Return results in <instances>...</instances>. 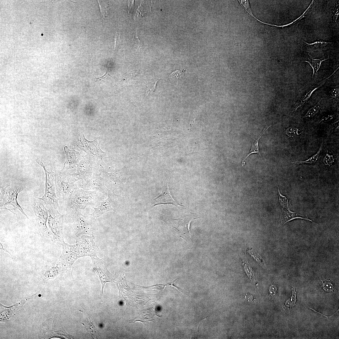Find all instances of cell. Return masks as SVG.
<instances>
[{
    "label": "cell",
    "mask_w": 339,
    "mask_h": 339,
    "mask_svg": "<svg viewBox=\"0 0 339 339\" xmlns=\"http://www.w3.org/2000/svg\"><path fill=\"white\" fill-rule=\"evenodd\" d=\"M57 208L56 206H50L48 210L47 225L53 240L57 244L61 245L64 241L63 232L64 216L59 213Z\"/></svg>",
    "instance_id": "obj_4"
},
{
    "label": "cell",
    "mask_w": 339,
    "mask_h": 339,
    "mask_svg": "<svg viewBox=\"0 0 339 339\" xmlns=\"http://www.w3.org/2000/svg\"><path fill=\"white\" fill-rule=\"evenodd\" d=\"M64 150L66 155V160L61 170L67 171L69 169L76 168L80 160L83 159V157L78 152L70 150L66 146L64 147Z\"/></svg>",
    "instance_id": "obj_17"
},
{
    "label": "cell",
    "mask_w": 339,
    "mask_h": 339,
    "mask_svg": "<svg viewBox=\"0 0 339 339\" xmlns=\"http://www.w3.org/2000/svg\"><path fill=\"white\" fill-rule=\"evenodd\" d=\"M36 162L43 168L45 173V189L44 195L39 198L45 204L50 206L59 207L58 199L56 195V189L55 182V175L51 169L47 165L44 164L39 160Z\"/></svg>",
    "instance_id": "obj_5"
},
{
    "label": "cell",
    "mask_w": 339,
    "mask_h": 339,
    "mask_svg": "<svg viewBox=\"0 0 339 339\" xmlns=\"http://www.w3.org/2000/svg\"><path fill=\"white\" fill-rule=\"evenodd\" d=\"M0 245H1V246H2V247H0V249H2V250H4V251H5V252H8V253H9V254H10V255H11V256L12 258V256L11 255V254H10V253H9V252H8V250H6V249H5V248H4V247H3V245H2V244H1V243H0Z\"/></svg>",
    "instance_id": "obj_41"
},
{
    "label": "cell",
    "mask_w": 339,
    "mask_h": 339,
    "mask_svg": "<svg viewBox=\"0 0 339 339\" xmlns=\"http://www.w3.org/2000/svg\"><path fill=\"white\" fill-rule=\"evenodd\" d=\"M339 15V4L336 5L334 12V17L335 20H336Z\"/></svg>",
    "instance_id": "obj_40"
},
{
    "label": "cell",
    "mask_w": 339,
    "mask_h": 339,
    "mask_svg": "<svg viewBox=\"0 0 339 339\" xmlns=\"http://www.w3.org/2000/svg\"><path fill=\"white\" fill-rule=\"evenodd\" d=\"M305 43L309 46V48L312 51L320 50L323 47L326 46L328 43L322 40L316 41L313 43L309 44L305 42Z\"/></svg>",
    "instance_id": "obj_25"
},
{
    "label": "cell",
    "mask_w": 339,
    "mask_h": 339,
    "mask_svg": "<svg viewBox=\"0 0 339 339\" xmlns=\"http://www.w3.org/2000/svg\"><path fill=\"white\" fill-rule=\"evenodd\" d=\"M169 179L165 183L161 194L153 200V207L161 204H171L177 207L178 206H184L180 204L171 195L168 184Z\"/></svg>",
    "instance_id": "obj_16"
},
{
    "label": "cell",
    "mask_w": 339,
    "mask_h": 339,
    "mask_svg": "<svg viewBox=\"0 0 339 339\" xmlns=\"http://www.w3.org/2000/svg\"><path fill=\"white\" fill-rule=\"evenodd\" d=\"M329 94L332 98L338 99L339 95V85H337L332 87L329 91Z\"/></svg>",
    "instance_id": "obj_30"
},
{
    "label": "cell",
    "mask_w": 339,
    "mask_h": 339,
    "mask_svg": "<svg viewBox=\"0 0 339 339\" xmlns=\"http://www.w3.org/2000/svg\"><path fill=\"white\" fill-rule=\"evenodd\" d=\"M338 69L339 67L336 69V70L332 74L321 81L315 83L307 88H306L304 90L303 92L301 93L299 98V100L296 103L292 112L293 113L295 112L298 109L307 102L313 93L316 89L323 85Z\"/></svg>",
    "instance_id": "obj_14"
},
{
    "label": "cell",
    "mask_w": 339,
    "mask_h": 339,
    "mask_svg": "<svg viewBox=\"0 0 339 339\" xmlns=\"http://www.w3.org/2000/svg\"><path fill=\"white\" fill-rule=\"evenodd\" d=\"M91 257L93 269L98 275L102 285L101 294L102 296L105 284L107 282H115V280L113 276L109 272L106 267L104 258L100 259L97 256Z\"/></svg>",
    "instance_id": "obj_12"
},
{
    "label": "cell",
    "mask_w": 339,
    "mask_h": 339,
    "mask_svg": "<svg viewBox=\"0 0 339 339\" xmlns=\"http://www.w3.org/2000/svg\"><path fill=\"white\" fill-rule=\"evenodd\" d=\"M320 102H318L315 105H314L308 110L305 115V117L309 118L313 117L318 113L320 109Z\"/></svg>",
    "instance_id": "obj_26"
},
{
    "label": "cell",
    "mask_w": 339,
    "mask_h": 339,
    "mask_svg": "<svg viewBox=\"0 0 339 339\" xmlns=\"http://www.w3.org/2000/svg\"><path fill=\"white\" fill-rule=\"evenodd\" d=\"M310 308V309H312L313 310H314V311H315V312H317V313H318L322 315H323V316H325V317H327V318H329V317H331L332 316V315H334V314H335V313H334V314H333V315H331V316H325V315H323L322 314H321L320 313H319V312H317V311H315V310H314V309H311V308Z\"/></svg>",
    "instance_id": "obj_42"
},
{
    "label": "cell",
    "mask_w": 339,
    "mask_h": 339,
    "mask_svg": "<svg viewBox=\"0 0 339 339\" xmlns=\"http://www.w3.org/2000/svg\"><path fill=\"white\" fill-rule=\"evenodd\" d=\"M284 208L286 209L284 210L282 209V211L280 215L278 227L283 226L286 223L297 218L306 220L314 222L308 217L292 212L288 207Z\"/></svg>",
    "instance_id": "obj_19"
},
{
    "label": "cell",
    "mask_w": 339,
    "mask_h": 339,
    "mask_svg": "<svg viewBox=\"0 0 339 339\" xmlns=\"http://www.w3.org/2000/svg\"><path fill=\"white\" fill-rule=\"evenodd\" d=\"M121 197L115 194L113 191L108 189V196L97 207H92L94 211L88 215L94 221L104 213L110 211H116L121 208Z\"/></svg>",
    "instance_id": "obj_9"
},
{
    "label": "cell",
    "mask_w": 339,
    "mask_h": 339,
    "mask_svg": "<svg viewBox=\"0 0 339 339\" xmlns=\"http://www.w3.org/2000/svg\"><path fill=\"white\" fill-rule=\"evenodd\" d=\"M114 172L108 173L105 171L103 172L105 175V178L107 179L112 181L116 184L123 186L125 183L126 180L125 176L123 169H115Z\"/></svg>",
    "instance_id": "obj_20"
},
{
    "label": "cell",
    "mask_w": 339,
    "mask_h": 339,
    "mask_svg": "<svg viewBox=\"0 0 339 339\" xmlns=\"http://www.w3.org/2000/svg\"><path fill=\"white\" fill-rule=\"evenodd\" d=\"M184 70L179 69L173 72L170 75V79L172 80L180 78L184 74Z\"/></svg>",
    "instance_id": "obj_34"
},
{
    "label": "cell",
    "mask_w": 339,
    "mask_h": 339,
    "mask_svg": "<svg viewBox=\"0 0 339 339\" xmlns=\"http://www.w3.org/2000/svg\"><path fill=\"white\" fill-rule=\"evenodd\" d=\"M81 183V187L84 190L99 191L105 195L108 194L106 180L101 173L94 174L91 178L82 180Z\"/></svg>",
    "instance_id": "obj_13"
},
{
    "label": "cell",
    "mask_w": 339,
    "mask_h": 339,
    "mask_svg": "<svg viewBox=\"0 0 339 339\" xmlns=\"http://www.w3.org/2000/svg\"><path fill=\"white\" fill-rule=\"evenodd\" d=\"M247 252L253 256L261 266H266L265 261L263 259L256 251L252 249L248 248L247 250Z\"/></svg>",
    "instance_id": "obj_27"
},
{
    "label": "cell",
    "mask_w": 339,
    "mask_h": 339,
    "mask_svg": "<svg viewBox=\"0 0 339 339\" xmlns=\"http://www.w3.org/2000/svg\"><path fill=\"white\" fill-rule=\"evenodd\" d=\"M322 286L323 289L326 291L331 292H333L334 287L331 282L326 281L322 283Z\"/></svg>",
    "instance_id": "obj_33"
},
{
    "label": "cell",
    "mask_w": 339,
    "mask_h": 339,
    "mask_svg": "<svg viewBox=\"0 0 339 339\" xmlns=\"http://www.w3.org/2000/svg\"><path fill=\"white\" fill-rule=\"evenodd\" d=\"M94 236L86 235H82L76 237V244L78 247L80 257L97 256L99 248L94 242Z\"/></svg>",
    "instance_id": "obj_11"
},
{
    "label": "cell",
    "mask_w": 339,
    "mask_h": 339,
    "mask_svg": "<svg viewBox=\"0 0 339 339\" xmlns=\"http://www.w3.org/2000/svg\"><path fill=\"white\" fill-rule=\"evenodd\" d=\"M38 200L33 201L32 207L35 215V225L36 230L38 234L42 237L53 240L47 226V223L48 218V210L46 208L42 200L39 198Z\"/></svg>",
    "instance_id": "obj_7"
},
{
    "label": "cell",
    "mask_w": 339,
    "mask_h": 339,
    "mask_svg": "<svg viewBox=\"0 0 339 339\" xmlns=\"http://www.w3.org/2000/svg\"><path fill=\"white\" fill-rule=\"evenodd\" d=\"M299 130L296 127H290L285 130L286 134L290 137H293V136L298 134Z\"/></svg>",
    "instance_id": "obj_32"
},
{
    "label": "cell",
    "mask_w": 339,
    "mask_h": 339,
    "mask_svg": "<svg viewBox=\"0 0 339 339\" xmlns=\"http://www.w3.org/2000/svg\"><path fill=\"white\" fill-rule=\"evenodd\" d=\"M160 214L161 219L175 229L179 237L187 242L192 241L190 231V225L192 221L200 218L197 213L190 212L185 217L178 219H174L170 216Z\"/></svg>",
    "instance_id": "obj_3"
},
{
    "label": "cell",
    "mask_w": 339,
    "mask_h": 339,
    "mask_svg": "<svg viewBox=\"0 0 339 339\" xmlns=\"http://www.w3.org/2000/svg\"><path fill=\"white\" fill-rule=\"evenodd\" d=\"M334 161V159L333 156L327 154L324 157L323 160L324 163L327 165H331Z\"/></svg>",
    "instance_id": "obj_35"
},
{
    "label": "cell",
    "mask_w": 339,
    "mask_h": 339,
    "mask_svg": "<svg viewBox=\"0 0 339 339\" xmlns=\"http://www.w3.org/2000/svg\"><path fill=\"white\" fill-rule=\"evenodd\" d=\"M334 117V116L333 115H327L323 117L321 120L320 121V122H324L328 121L331 120Z\"/></svg>",
    "instance_id": "obj_38"
},
{
    "label": "cell",
    "mask_w": 339,
    "mask_h": 339,
    "mask_svg": "<svg viewBox=\"0 0 339 339\" xmlns=\"http://www.w3.org/2000/svg\"><path fill=\"white\" fill-rule=\"evenodd\" d=\"M93 165L89 159L81 160L76 168V172L72 174L76 181L91 178L93 175Z\"/></svg>",
    "instance_id": "obj_15"
},
{
    "label": "cell",
    "mask_w": 339,
    "mask_h": 339,
    "mask_svg": "<svg viewBox=\"0 0 339 339\" xmlns=\"http://www.w3.org/2000/svg\"><path fill=\"white\" fill-rule=\"evenodd\" d=\"M292 296L288 299L285 303V305L286 308L288 309L291 308L295 305L296 301V292L294 288H292Z\"/></svg>",
    "instance_id": "obj_29"
},
{
    "label": "cell",
    "mask_w": 339,
    "mask_h": 339,
    "mask_svg": "<svg viewBox=\"0 0 339 339\" xmlns=\"http://www.w3.org/2000/svg\"><path fill=\"white\" fill-rule=\"evenodd\" d=\"M277 188L278 192L279 200L280 204L283 207V208H288V199L285 196H283L281 193L278 186Z\"/></svg>",
    "instance_id": "obj_31"
},
{
    "label": "cell",
    "mask_w": 339,
    "mask_h": 339,
    "mask_svg": "<svg viewBox=\"0 0 339 339\" xmlns=\"http://www.w3.org/2000/svg\"><path fill=\"white\" fill-rule=\"evenodd\" d=\"M22 190V189L20 187L15 186H12L8 191V200L6 202L3 204V207H5L8 205H12L13 207V210H15L17 209H19L24 215L27 218H29L27 215L24 212L22 207L19 204L18 202L17 197L18 195Z\"/></svg>",
    "instance_id": "obj_18"
},
{
    "label": "cell",
    "mask_w": 339,
    "mask_h": 339,
    "mask_svg": "<svg viewBox=\"0 0 339 339\" xmlns=\"http://www.w3.org/2000/svg\"><path fill=\"white\" fill-rule=\"evenodd\" d=\"M277 289L276 287L274 285H272L270 287L269 291L272 295H274L276 293Z\"/></svg>",
    "instance_id": "obj_39"
},
{
    "label": "cell",
    "mask_w": 339,
    "mask_h": 339,
    "mask_svg": "<svg viewBox=\"0 0 339 339\" xmlns=\"http://www.w3.org/2000/svg\"><path fill=\"white\" fill-rule=\"evenodd\" d=\"M242 261V265L246 273L250 278L252 279L253 281H255V273L252 270L247 261L245 260H243Z\"/></svg>",
    "instance_id": "obj_28"
},
{
    "label": "cell",
    "mask_w": 339,
    "mask_h": 339,
    "mask_svg": "<svg viewBox=\"0 0 339 339\" xmlns=\"http://www.w3.org/2000/svg\"><path fill=\"white\" fill-rule=\"evenodd\" d=\"M100 143L99 138L90 141L86 139L82 133L74 142V146L86 152L89 156V160L93 164L99 165V159L102 158L104 153L100 148Z\"/></svg>",
    "instance_id": "obj_6"
},
{
    "label": "cell",
    "mask_w": 339,
    "mask_h": 339,
    "mask_svg": "<svg viewBox=\"0 0 339 339\" xmlns=\"http://www.w3.org/2000/svg\"><path fill=\"white\" fill-rule=\"evenodd\" d=\"M110 77H112L109 74L108 69H107L105 73L103 76L97 78H95L94 77V78L95 80L100 82L103 81V79H106L108 78H110Z\"/></svg>",
    "instance_id": "obj_37"
},
{
    "label": "cell",
    "mask_w": 339,
    "mask_h": 339,
    "mask_svg": "<svg viewBox=\"0 0 339 339\" xmlns=\"http://www.w3.org/2000/svg\"><path fill=\"white\" fill-rule=\"evenodd\" d=\"M309 56L308 60L303 61V62L308 63L312 67L313 70L312 78H314L317 75L318 71L320 67L322 62L328 59H324L323 58L319 59H315L309 54Z\"/></svg>",
    "instance_id": "obj_22"
},
{
    "label": "cell",
    "mask_w": 339,
    "mask_h": 339,
    "mask_svg": "<svg viewBox=\"0 0 339 339\" xmlns=\"http://www.w3.org/2000/svg\"><path fill=\"white\" fill-rule=\"evenodd\" d=\"M102 193L75 187L64 201L67 213L82 211L88 206L98 207L104 200Z\"/></svg>",
    "instance_id": "obj_1"
},
{
    "label": "cell",
    "mask_w": 339,
    "mask_h": 339,
    "mask_svg": "<svg viewBox=\"0 0 339 339\" xmlns=\"http://www.w3.org/2000/svg\"><path fill=\"white\" fill-rule=\"evenodd\" d=\"M133 39L135 46L138 49H140L141 48V42L138 37L137 31L134 35Z\"/></svg>",
    "instance_id": "obj_36"
},
{
    "label": "cell",
    "mask_w": 339,
    "mask_h": 339,
    "mask_svg": "<svg viewBox=\"0 0 339 339\" xmlns=\"http://www.w3.org/2000/svg\"><path fill=\"white\" fill-rule=\"evenodd\" d=\"M272 125H271L268 126L266 128V127L264 128L262 132L260 133V135L258 136L257 138L256 139H254L252 142L251 144V149L250 151V152L246 156L243 160L241 166L243 167L245 165V160L246 158L250 154L253 153H256L258 154L261 157V155L260 154L259 151V142L260 139L262 135L264 133L265 131L268 128L271 126Z\"/></svg>",
    "instance_id": "obj_21"
},
{
    "label": "cell",
    "mask_w": 339,
    "mask_h": 339,
    "mask_svg": "<svg viewBox=\"0 0 339 339\" xmlns=\"http://www.w3.org/2000/svg\"><path fill=\"white\" fill-rule=\"evenodd\" d=\"M322 147V143L321 144L319 150L317 153L308 159L304 161H296L292 162L294 164H314L317 162L319 159V155L321 150Z\"/></svg>",
    "instance_id": "obj_24"
},
{
    "label": "cell",
    "mask_w": 339,
    "mask_h": 339,
    "mask_svg": "<svg viewBox=\"0 0 339 339\" xmlns=\"http://www.w3.org/2000/svg\"><path fill=\"white\" fill-rule=\"evenodd\" d=\"M65 219L70 224L76 237L82 235L94 236L93 226L95 221L88 215H83L82 211L66 213Z\"/></svg>",
    "instance_id": "obj_2"
},
{
    "label": "cell",
    "mask_w": 339,
    "mask_h": 339,
    "mask_svg": "<svg viewBox=\"0 0 339 339\" xmlns=\"http://www.w3.org/2000/svg\"><path fill=\"white\" fill-rule=\"evenodd\" d=\"M88 321V324L87 325V334L89 335L92 338H98L100 336V332L92 322L90 318H89Z\"/></svg>",
    "instance_id": "obj_23"
},
{
    "label": "cell",
    "mask_w": 339,
    "mask_h": 339,
    "mask_svg": "<svg viewBox=\"0 0 339 339\" xmlns=\"http://www.w3.org/2000/svg\"><path fill=\"white\" fill-rule=\"evenodd\" d=\"M76 181L67 171L61 170L55 175L56 195L58 200L65 201L75 188Z\"/></svg>",
    "instance_id": "obj_8"
},
{
    "label": "cell",
    "mask_w": 339,
    "mask_h": 339,
    "mask_svg": "<svg viewBox=\"0 0 339 339\" xmlns=\"http://www.w3.org/2000/svg\"><path fill=\"white\" fill-rule=\"evenodd\" d=\"M63 250L59 259L63 271L70 272L73 264L80 258L78 247L77 244L70 245L64 241L61 245Z\"/></svg>",
    "instance_id": "obj_10"
}]
</instances>
